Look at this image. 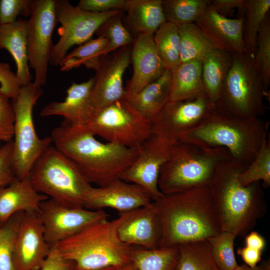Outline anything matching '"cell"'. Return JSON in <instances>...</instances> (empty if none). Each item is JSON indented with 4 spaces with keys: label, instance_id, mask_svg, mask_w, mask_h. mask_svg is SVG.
Listing matches in <instances>:
<instances>
[{
    "label": "cell",
    "instance_id": "1",
    "mask_svg": "<svg viewBox=\"0 0 270 270\" xmlns=\"http://www.w3.org/2000/svg\"><path fill=\"white\" fill-rule=\"evenodd\" d=\"M153 203L162 226L159 248L208 240L222 232L208 186L164 194Z\"/></svg>",
    "mask_w": 270,
    "mask_h": 270
},
{
    "label": "cell",
    "instance_id": "2",
    "mask_svg": "<svg viewBox=\"0 0 270 270\" xmlns=\"http://www.w3.org/2000/svg\"><path fill=\"white\" fill-rule=\"evenodd\" d=\"M84 127L64 122L52 132V144L71 160L92 184L98 186L120 179L140 150L98 140Z\"/></svg>",
    "mask_w": 270,
    "mask_h": 270
},
{
    "label": "cell",
    "instance_id": "3",
    "mask_svg": "<svg viewBox=\"0 0 270 270\" xmlns=\"http://www.w3.org/2000/svg\"><path fill=\"white\" fill-rule=\"evenodd\" d=\"M243 171L230 160L222 161L210 186L222 232L237 237L252 232L268 210L262 182L242 186L238 176Z\"/></svg>",
    "mask_w": 270,
    "mask_h": 270
},
{
    "label": "cell",
    "instance_id": "4",
    "mask_svg": "<svg viewBox=\"0 0 270 270\" xmlns=\"http://www.w3.org/2000/svg\"><path fill=\"white\" fill-rule=\"evenodd\" d=\"M129 212L121 213L112 220L106 219L94 223L54 246L80 270L121 268L132 263L134 248L122 242L118 234L119 226Z\"/></svg>",
    "mask_w": 270,
    "mask_h": 270
},
{
    "label": "cell",
    "instance_id": "5",
    "mask_svg": "<svg viewBox=\"0 0 270 270\" xmlns=\"http://www.w3.org/2000/svg\"><path fill=\"white\" fill-rule=\"evenodd\" d=\"M269 122L261 118L242 120L223 115L214 109L182 142L210 148H223L230 160L244 170L268 136Z\"/></svg>",
    "mask_w": 270,
    "mask_h": 270
},
{
    "label": "cell",
    "instance_id": "6",
    "mask_svg": "<svg viewBox=\"0 0 270 270\" xmlns=\"http://www.w3.org/2000/svg\"><path fill=\"white\" fill-rule=\"evenodd\" d=\"M230 160L223 148H210L188 142L178 143L170 158L160 173L158 188L164 194L210 187L216 167Z\"/></svg>",
    "mask_w": 270,
    "mask_h": 270
},
{
    "label": "cell",
    "instance_id": "7",
    "mask_svg": "<svg viewBox=\"0 0 270 270\" xmlns=\"http://www.w3.org/2000/svg\"><path fill=\"white\" fill-rule=\"evenodd\" d=\"M29 177L38 192L72 207L84 208L93 187L76 164L52 144L36 161Z\"/></svg>",
    "mask_w": 270,
    "mask_h": 270
},
{
    "label": "cell",
    "instance_id": "8",
    "mask_svg": "<svg viewBox=\"0 0 270 270\" xmlns=\"http://www.w3.org/2000/svg\"><path fill=\"white\" fill-rule=\"evenodd\" d=\"M266 92L254 66V57L246 52L232 54V66L214 108L230 118H261L266 112Z\"/></svg>",
    "mask_w": 270,
    "mask_h": 270
},
{
    "label": "cell",
    "instance_id": "9",
    "mask_svg": "<svg viewBox=\"0 0 270 270\" xmlns=\"http://www.w3.org/2000/svg\"><path fill=\"white\" fill-rule=\"evenodd\" d=\"M42 94V87L31 82L22 86L12 100L15 114L12 160L18 180L30 176L36 161L52 144L50 136L41 138L38 136L34 124L33 110Z\"/></svg>",
    "mask_w": 270,
    "mask_h": 270
},
{
    "label": "cell",
    "instance_id": "10",
    "mask_svg": "<svg viewBox=\"0 0 270 270\" xmlns=\"http://www.w3.org/2000/svg\"><path fill=\"white\" fill-rule=\"evenodd\" d=\"M94 136L108 142L138 148L152 134V122L135 110L126 100L98 110L85 126Z\"/></svg>",
    "mask_w": 270,
    "mask_h": 270
},
{
    "label": "cell",
    "instance_id": "11",
    "mask_svg": "<svg viewBox=\"0 0 270 270\" xmlns=\"http://www.w3.org/2000/svg\"><path fill=\"white\" fill-rule=\"evenodd\" d=\"M123 12H92L72 5L68 0H58L56 20L60 24L58 30L60 38L53 46L50 65L60 66L72 47L90 40L104 24Z\"/></svg>",
    "mask_w": 270,
    "mask_h": 270
},
{
    "label": "cell",
    "instance_id": "12",
    "mask_svg": "<svg viewBox=\"0 0 270 270\" xmlns=\"http://www.w3.org/2000/svg\"><path fill=\"white\" fill-rule=\"evenodd\" d=\"M58 0H32V11L27 25L29 66L35 73L34 83L42 87L46 82L52 34L57 22Z\"/></svg>",
    "mask_w": 270,
    "mask_h": 270
},
{
    "label": "cell",
    "instance_id": "13",
    "mask_svg": "<svg viewBox=\"0 0 270 270\" xmlns=\"http://www.w3.org/2000/svg\"><path fill=\"white\" fill-rule=\"evenodd\" d=\"M47 243L52 248L97 222L108 219L103 210L70 206L48 198L38 212Z\"/></svg>",
    "mask_w": 270,
    "mask_h": 270
},
{
    "label": "cell",
    "instance_id": "14",
    "mask_svg": "<svg viewBox=\"0 0 270 270\" xmlns=\"http://www.w3.org/2000/svg\"><path fill=\"white\" fill-rule=\"evenodd\" d=\"M215 109L204 95L194 99L169 101L152 120V134L182 142Z\"/></svg>",
    "mask_w": 270,
    "mask_h": 270
},
{
    "label": "cell",
    "instance_id": "15",
    "mask_svg": "<svg viewBox=\"0 0 270 270\" xmlns=\"http://www.w3.org/2000/svg\"><path fill=\"white\" fill-rule=\"evenodd\" d=\"M178 142L152 134L140 146L137 158L120 179L142 186L156 201L164 195L158 185L160 171Z\"/></svg>",
    "mask_w": 270,
    "mask_h": 270
},
{
    "label": "cell",
    "instance_id": "16",
    "mask_svg": "<svg viewBox=\"0 0 270 270\" xmlns=\"http://www.w3.org/2000/svg\"><path fill=\"white\" fill-rule=\"evenodd\" d=\"M38 212H22L16 236L14 264L16 270H40L50 253Z\"/></svg>",
    "mask_w": 270,
    "mask_h": 270
},
{
    "label": "cell",
    "instance_id": "17",
    "mask_svg": "<svg viewBox=\"0 0 270 270\" xmlns=\"http://www.w3.org/2000/svg\"><path fill=\"white\" fill-rule=\"evenodd\" d=\"M152 202L148 192L142 186L118 179L102 186H93L84 208L93 210L110 208L121 214L136 210Z\"/></svg>",
    "mask_w": 270,
    "mask_h": 270
},
{
    "label": "cell",
    "instance_id": "18",
    "mask_svg": "<svg viewBox=\"0 0 270 270\" xmlns=\"http://www.w3.org/2000/svg\"><path fill=\"white\" fill-rule=\"evenodd\" d=\"M131 62V50L122 48L113 58L104 56L96 70L92 96L98 110L125 100L124 76Z\"/></svg>",
    "mask_w": 270,
    "mask_h": 270
},
{
    "label": "cell",
    "instance_id": "19",
    "mask_svg": "<svg viewBox=\"0 0 270 270\" xmlns=\"http://www.w3.org/2000/svg\"><path fill=\"white\" fill-rule=\"evenodd\" d=\"M94 78L80 84L73 82L66 91L67 96L62 102H52L42 110V117L60 116L70 126H88L98 112L92 96Z\"/></svg>",
    "mask_w": 270,
    "mask_h": 270
},
{
    "label": "cell",
    "instance_id": "20",
    "mask_svg": "<svg viewBox=\"0 0 270 270\" xmlns=\"http://www.w3.org/2000/svg\"><path fill=\"white\" fill-rule=\"evenodd\" d=\"M244 22V16L229 18L209 5L194 24L216 49L234 54L246 52Z\"/></svg>",
    "mask_w": 270,
    "mask_h": 270
},
{
    "label": "cell",
    "instance_id": "21",
    "mask_svg": "<svg viewBox=\"0 0 270 270\" xmlns=\"http://www.w3.org/2000/svg\"><path fill=\"white\" fill-rule=\"evenodd\" d=\"M133 74L125 88L127 100L160 78L166 70L158 54L154 34H138L131 50Z\"/></svg>",
    "mask_w": 270,
    "mask_h": 270
},
{
    "label": "cell",
    "instance_id": "22",
    "mask_svg": "<svg viewBox=\"0 0 270 270\" xmlns=\"http://www.w3.org/2000/svg\"><path fill=\"white\" fill-rule=\"evenodd\" d=\"M119 238L125 244L154 250L160 248V222L153 202L128 213L118 229Z\"/></svg>",
    "mask_w": 270,
    "mask_h": 270
},
{
    "label": "cell",
    "instance_id": "23",
    "mask_svg": "<svg viewBox=\"0 0 270 270\" xmlns=\"http://www.w3.org/2000/svg\"><path fill=\"white\" fill-rule=\"evenodd\" d=\"M48 198L36 190L29 176L0 188V224L20 212H38Z\"/></svg>",
    "mask_w": 270,
    "mask_h": 270
},
{
    "label": "cell",
    "instance_id": "24",
    "mask_svg": "<svg viewBox=\"0 0 270 270\" xmlns=\"http://www.w3.org/2000/svg\"><path fill=\"white\" fill-rule=\"evenodd\" d=\"M28 20L18 19L8 24H0V50H6L16 66V76L22 86L32 82L27 46Z\"/></svg>",
    "mask_w": 270,
    "mask_h": 270
},
{
    "label": "cell",
    "instance_id": "25",
    "mask_svg": "<svg viewBox=\"0 0 270 270\" xmlns=\"http://www.w3.org/2000/svg\"><path fill=\"white\" fill-rule=\"evenodd\" d=\"M172 82L171 72L166 70L160 78L126 100L152 122L170 101Z\"/></svg>",
    "mask_w": 270,
    "mask_h": 270
},
{
    "label": "cell",
    "instance_id": "26",
    "mask_svg": "<svg viewBox=\"0 0 270 270\" xmlns=\"http://www.w3.org/2000/svg\"><path fill=\"white\" fill-rule=\"evenodd\" d=\"M170 71L172 82L170 101L189 100L206 95L201 60L180 63Z\"/></svg>",
    "mask_w": 270,
    "mask_h": 270
},
{
    "label": "cell",
    "instance_id": "27",
    "mask_svg": "<svg viewBox=\"0 0 270 270\" xmlns=\"http://www.w3.org/2000/svg\"><path fill=\"white\" fill-rule=\"evenodd\" d=\"M128 19L138 34H154L166 21L162 0H126Z\"/></svg>",
    "mask_w": 270,
    "mask_h": 270
},
{
    "label": "cell",
    "instance_id": "28",
    "mask_svg": "<svg viewBox=\"0 0 270 270\" xmlns=\"http://www.w3.org/2000/svg\"><path fill=\"white\" fill-rule=\"evenodd\" d=\"M202 62L205 93L214 104L230 68L232 54L214 48L206 54Z\"/></svg>",
    "mask_w": 270,
    "mask_h": 270
},
{
    "label": "cell",
    "instance_id": "29",
    "mask_svg": "<svg viewBox=\"0 0 270 270\" xmlns=\"http://www.w3.org/2000/svg\"><path fill=\"white\" fill-rule=\"evenodd\" d=\"M108 43L106 38L99 36L80 46L65 57L60 65L61 71L68 72L82 66L96 70L104 57Z\"/></svg>",
    "mask_w": 270,
    "mask_h": 270
},
{
    "label": "cell",
    "instance_id": "30",
    "mask_svg": "<svg viewBox=\"0 0 270 270\" xmlns=\"http://www.w3.org/2000/svg\"><path fill=\"white\" fill-rule=\"evenodd\" d=\"M176 270H220L208 240L186 244L178 247Z\"/></svg>",
    "mask_w": 270,
    "mask_h": 270
},
{
    "label": "cell",
    "instance_id": "31",
    "mask_svg": "<svg viewBox=\"0 0 270 270\" xmlns=\"http://www.w3.org/2000/svg\"><path fill=\"white\" fill-rule=\"evenodd\" d=\"M178 248H133L131 262L138 270H176Z\"/></svg>",
    "mask_w": 270,
    "mask_h": 270
},
{
    "label": "cell",
    "instance_id": "32",
    "mask_svg": "<svg viewBox=\"0 0 270 270\" xmlns=\"http://www.w3.org/2000/svg\"><path fill=\"white\" fill-rule=\"evenodd\" d=\"M180 36V63L202 60L215 48L194 24L178 26Z\"/></svg>",
    "mask_w": 270,
    "mask_h": 270
},
{
    "label": "cell",
    "instance_id": "33",
    "mask_svg": "<svg viewBox=\"0 0 270 270\" xmlns=\"http://www.w3.org/2000/svg\"><path fill=\"white\" fill-rule=\"evenodd\" d=\"M158 54L166 70H171L180 64V36L176 25L168 22L154 34Z\"/></svg>",
    "mask_w": 270,
    "mask_h": 270
},
{
    "label": "cell",
    "instance_id": "34",
    "mask_svg": "<svg viewBox=\"0 0 270 270\" xmlns=\"http://www.w3.org/2000/svg\"><path fill=\"white\" fill-rule=\"evenodd\" d=\"M270 10V0H248L244 16V38L246 52L254 58L258 34Z\"/></svg>",
    "mask_w": 270,
    "mask_h": 270
},
{
    "label": "cell",
    "instance_id": "35",
    "mask_svg": "<svg viewBox=\"0 0 270 270\" xmlns=\"http://www.w3.org/2000/svg\"><path fill=\"white\" fill-rule=\"evenodd\" d=\"M209 0H164L166 21L176 26L194 24L209 6Z\"/></svg>",
    "mask_w": 270,
    "mask_h": 270
},
{
    "label": "cell",
    "instance_id": "36",
    "mask_svg": "<svg viewBox=\"0 0 270 270\" xmlns=\"http://www.w3.org/2000/svg\"><path fill=\"white\" fill-rule=\"evenodd\" d=\"M240 183L247 186L256 182H262V187L270 186V142L265 138L252 162L238 176Z\"/></svg>",
    "mask_w": 270,
    "mask_h": 270
},
{
    "label": "cell",
    "instance_id": "37",
    "mask_svg": "<svg viewBox=\"0 0 270 270\" xmlns=\"http://www.w3.org/2000/svg\"><path fill=\"white\" fill-rule=\"evenodd\" d=\"M22 212L0 224V270H16L14 250Z\"/></svg>",
    "mask_w": 270,
    "mask_h": 270
},
{
    "label": "cell",
    "instance_id": "38",
    "mask_svg": "<svg viewBox=\"0 0 270 270\" xmlns=\"http://www.w3.org/2000/svg\"><path fill=\"white\" fill-rule=\"evenodd\" d=\"M236 237L233 233L222 232L208 240L214 258L220 270H234L239 266L234 250Z\"/></svg>",
    "mask_w": 270,
    "mask_h": 270
},
{
    "label": "cell",
    "instance_id": "39",
    "mask_svg": "<svg viewBox=\"0 0 270 270\" xmlns=\"http://www.w3.org/2000/svg\"><path fill=\"white\" fill-rule=\"evenodd\" d=\"M254 62L268 91L270 84V20L268 15L262 22L258 34Z\"/></svg>",
    "mask_w": 270,
    "mask_h": 270
},
{
    "label": "cell",
    "instance_id": "40",
    "mask_svg": "<svg viewBox=\"0 0 270 270\" xmlns=\"http://www.w3.org/2000/svg\"><path fill=\"white\" fill-rule=\"evenodd\" d=\"M122 14L116 16L107 21L96 33L103 36L108 41V45L104 52L105 56L114 50L128 46L133 42V38L122 20Z\"/></svg>",
    "mask_w": 270,
    "mask_h": 270
},
{
    "label": "cell",
    "instance_id": "41",
    "mask_svg": "<svg viewBox=\"0 0 270 270\" xmlns=\"http://www.w3.org/2000/svg\"><path fill=\"white\" fill-rule=\"evenodd\" d=\"M32 0H0V24L16 22L20 16L30 18Z\"/></svg>",
    "mask_w": 270,
    "mask_h": 270
},
{
    "label": "cell",
    "instance_id": "42",
    "mask_svg": "<svg viewBox=\"0 0 270 270\" xmlns=\"http://www.w3.org/2000/svg\"><path fill=\"white\" fill-rule=\"evenodd\" d=\"M10 98L2 90L0 86V142L13 140L15 114Z\"/></svg>",
    "mask_w": 270,
    "mask_h": 270
},
{
    "label": "cell",
    "instance_id": "43",
    "mask_svg": "<svg viewBox=\"0 0 270 270\" xmlns=\"http://www.w3.org/2000/svg\"><path fill=\"white\" fill-rule=\"evenodd\" d=\"M13 140L0 146V188L18 179L12 166Z\"/></svg>",
    "mask_w": 270,
    "mask_h": 270
},
{
    "label": "cell",
    "instance_id": "44",
    "mask_svg": "<svg viewBox=\"0 0 270 270\" xmlns=\"http://www.w3.org/2000/svg\"><path fill=\"white\" fill-rule=\"evenodd\" d=\"M0 86L2 90L12 100L17 96L22 86L16 74L6 62H0Z\"/></svg>",
    "mask_w": 270,
    "mask_h": 270
},
{
    "label": "cell",
    "instance_id": "45",
    "mask_svg": "<svg viewBox=\"0 0 270 270\" xmlns=\"http://www.w3.org/2000/svg\"><path fill=\"white\" fill-rule=\"evenodd\" d=\"M77 6L84 10L94 13L125 11L126 0H81Z\"/></svg>",
    "mask_w": 270,
    "mask_h": 270
},
{
    "label": "cell",
    "instance_id": "46",
    "mask_svg": "<svg viewBox=\"0 0 270 270\" xmlns=\"http://www.w3.org/2000/svg\"><path fill=\"white\" fill-rule=\"evenodd\" d=\"M248 0H210V6L220 14L226 16L235 10H238V18L244 16Z\"/></svg>",
    "mask_w": 270,
    "mask_h": 270
},
{
    "label": "cell",
    "instance_id": "47",
    "mask_svg": "<svg viewBox=\"0 0 270 270\" xmlns=\"http://www.w3.org/2000/svg\"><path fill=\"white\" fill-rule=\"evenodd\" d=\"M74 266L73 262L65 258L54 246L40 270H72Z\"/></svg>",
    "mask_w": 270,
    "mask_h": 270
},
{
    "label": "cell",
    "instance_id": "48",
    "mask_svg": "<svg viewBox=\"0 0 270 270\" xmlns=\"http://www.w3.org/2000/svg\"><path fill=\"white\" fill-rule=\"evenodd\" d=\"M237 253L240 256L244 264L252 268L256 267L262 258V252L246 246L239 248Z\"/></svg>",
    "mask_w": 270,
    "mask_h": 270
},
{
    "label": "cell",
    "instance_id": "49",
    "mask_svg": "<svg viewBox=\"0 0 270 270\" xmlns=\"http://www.w3.org/2000/svg\"><path fill=\"white\" fill-rule=\"evenodd\" d=\"M246 246L262 252L266 246L264 238L256 232H250L245 237Z\"/></svg>",
    "mask_w": 270,
    "mask_h": 270
},
{
    "label": "cell",
    "instance_id": "50",
    "mask_svg": "<svg viewBox=\"0 0 270 270\" xmlns=\"http://www.w3.org/2000/svg\"><path fill=\"white\" fill-rule=\"evenodd\" d=\"M263 270L261 265L256 266L254 268H252L248 266L246 264H243L241 266H238L235 270Z\"/></svg>",
    "mask_w": 270,
    "mask_h": 270
},
{
    "label": "cell",
    "instance_id": "51",
    "mask_svg": "<svg viewBox=\"0 0 270 270\" xmlns=\"http://www.w3.org/2000/svg\"><path fill=\"white\" fill-rule=\"evenodd\" d=\"M120 270H138L132 263H130L126 266H125L121 268Z\"/></svg>",
    "mask_w": 270,
    "mask_h": 270
},
{
    "label": "cell",
    "instance_id": "52",
    "mask_svg": "<svg viewBox=\"0 0 270 270\" xmlns=\"http://www.w3.org/2000/svg\"><path fill=\"white\" fill-rule=\"evenodd\" d=\"M120 268H116L110 267V268H108L100 270H120ZM72 270H78L74 267Z\"/></svg>",
    "mask_w": 270,
    "mask_h": 270
},
{
    "label": "cell",
    "instance_id": "53",
    "mask_svg": "<svg viewBox=\"0 0 270 270\" xmlns=\"http://www.w3.org/2000/svg\"><path fill=\"white\" fill-rule=\"evenodd\" d=\"M0 146H1V142H0Z\"/></svg>",
    "mask_w": 270,
    "mask_h": 270
}]
</instances>
